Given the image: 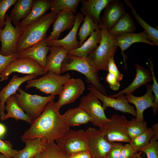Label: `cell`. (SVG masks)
Here are the masks:
<instances>
[{"label":"cell","instance_id":"cell-1","mask_svg":"<svg viewBox=\"0 0 158 158\" xmlns=\"http://www.w3.org/2000/svg\"><path fill=\"white\" fill-rule=\"evenodd\" d=\"M52 100L46 106L41 115L32 122L30 128L22 136V140L40 138L47 142L54 141L70 129L59 110Z\"/></svg>","mask_w":158,"mask_h":158},{"label":"cell","instance_id":"cell-2","mask_svg":"<svg viewBox=\"0 0 158 158\" xmlns=\"http://www.w3.org/2000/svg\"><path fill=\"white\" fill-rule=\"evenodd\" d=\"M57 14L51 11L24 28L18 42L17 53L36 44L47 35L46 33L55 20Z\"/></svg>","mask_w":158,"mask_h":158},{"label":"cell","instance_id":"cell-3","mask_svg":"<svg viewBox=\"0 0 158 158\" xmlns=\"http://www.w3.org/2000/svg\"><path fill=\"white\" fill-rule=\"evenodd\" d=\"M71 70L78 71L85 75L86 81L103 94L107 96L105 87L100 83V78L92 59L67 55L62 63L60 74Z\"/></svg>","mask_w":158,"mask_h":158},{"label":"cell","instance_id":"cell-4","mask_svg":"<svg viewBox=\"0 0 158 158\" xmlns=\"http://www.w3.org/2000/svg\"><path fill=\"white\" fill-rule=\"evenodd\" d=\"M102 31L99 45L89 56L92 60L96 71H108L110 59L115 55L118 46L116 40L111 35L103 23L99 24Z\"/></svg>","mask_w":158,"mask_h":158},{"label":"cell","instance_id":"cell-5","mask_svg":"<svg viewBox=\"0 0 158 158\" xmlns=\"http://www.w3.org/2000/svg\"><path fill=\"white\" fill-rule=\"evenodd\" d=\"M14 94L19 106L27 115L32 122L39 117L44 110L46 106L53 100L54 96L44 97L32 95L25 92L19 87Z\"/></svg>","mask_w":158,"mask_h":158},{"label":"cell","instance_id":"cell-6","mask_svg":"<svg viewBox=\"0 0 158 158\" xmlns=\"http://www.w3.org/2000/svg\"><path fill=\"white\" fill-rule=\"evenodd\" d=\"M130 121L124 116L114 114L100 126L98 130L108 142L129 143L131 139L128 135L127 128Z\"/></svg>","mask_w":158,"mask_h":158},{"label":"cell","instance_id":"cell-7","mask_svg":"<svg viewBox=\"0 0 158 158\" xmlns=\"http://www.w3.org/2000/svg\"><path fill=\"white\" fill-rule=\"evenodd\" d=\"M71 78L69 73L63 75H58L49 71L43 76L38 79H34L27 81L26 90L35 87L37 90L46 94L55 96L62 91L65 83Z\"/></svg>","mask_w":158,"mask_h":158},{"label":"cell","instance_id":"cell-8","mask_svg":"<svg viewBox=\"0 0 158 158\" xmlns=\"http://www.w3.org/2000/svg\"><path fill=\"white\" fill-rule=\"evenodd\" d=\"M36 74L39 76L45 74L44 68L38 63L27 58H18L11 62L0 75V81L7 80L12 73Z\"/></svg>","mask_w":158,"mask_h":158},{"label":"cell","instance_id":"cell-9","mask_svg":"<svg viewBox=\"0 0 158 158\" xmlns=\"http://www.w3.org/2000/svg\"><path fill=\"white\" fill-rule=\"evenodd\" d=\"M5 21L4 28H0V54L7 56L17 53V43L22 30L18 25L13 26L7 14L5 16Z\"/></svg>","mask_w":158,"mask_h":158},{"label":"cell","instance_id":"cell-10","mask_svg":"<svg viewBox=\"0 0 158 158\" xmlns=\"http://www.w3.org/2000/svg\"><path fill=\"white\" fill-rule=\"evenodd\" d=\"M57 145L69 155L80 151L87 150V140L85 131L69 129L56 140Z\"/></svg>","mask_w":158,"mask_h":158},{"label":"cell","instance_id":"cell-11","mask_svg":"<svg viewBox=\"0 0 158 158\" xmlns=\"http://www.w3.org/2000/svg\"><path fill=\"white\" fill-rule=\"evenodd\" d=\"M79 107L88 114L91 118L90 121L97 127L109 120L99 99L90 91L81 99Z\"/></svg>","mask_w":158,"mask_h":158},{"label":"cell","instance_id":"cell-12","mask_svg":"<svg viewBox=\"0 0 158 158\" xmlns=\"http://www.w3.org/2000/svg\"><path fill=\"white\" fill-rule=\"evenodd\" d=\"M88 150L92 158H107L112 143L106 141L98 130L89 128L85 131Z\"/></svg>","mask_w":158,"mask_h":158},{"label":"cell","instance_id":"cell-13","mask_svg":"<svg viewBox=\"0 0 158 158\" xmlns=\"http://www.w3.org/2000/svg\"><path fill=\"white\" fill-rule=\"evenodd\" d=\"M85 89V84L80 78H70L65 84L59 94V99L55 105L59 110L64 105L73 102L83 94Z\"/></svg>","mask_w":158,"mask_h":158},{"label":"cell","instance_id":"cell-14","mask_svg":"<svg viewBox=\"0 0 158 158\" xmlns=\"http://www.w3.org/2000/svg\"><path fill=\"white\" fill-rule=\"evenodd\" d=\"M87 88L102 102V106L104 110L108 107H112L124 113H129L136 117V110L133 106L129 104L124 95H119L116 97V99H115L103 94L91 85H89Z\"/></svg>","mask_w":158,"mask_h":158},{"label":"cell","instance_id":"cell-15","mask_svg":"<svg viewBox=\"0 0 158 158\" xmlns=\"http://www.w3.org/2000/svg\"><path fill=\"white\" fill-rule=\"evenodd\" d=\"M84 16L80 13L78 12L75 15L74 24L71 30L63 38L61 39L51 40L46 42L49 46H61L67 51L77 49L79 47V41L77 39V33L79 26L84 20Z\"/></svg>","mask_w":158,"mask_h":158},{"label":"cell","instance_id":"cell-16","mask_svg":"<svg viewBox=\"0 0 158 158\" xmlns=\"http://www.w3.org/2000/svg\"><path fill=\"white\" fill-rule=\"evenodd\" d=\"M126 13L123 3L118 0H112L104 8L101 21L109 31Z\"/></svg>","mask_w":158,"mask_h":158},{"label":"cell","instance_id":"cell-17","mask_svg":"<svg viewBox=\"0 0 158 158\" xmlns=\"http://www.w3.org/2000/svg\"><path fill=\"white\" fill-rule=\"evenodd\" d=\"M46 35L39 42L31 47L17 53L18 58L32 59L38 63L44 68L46 65L47 54L49 51L50 46L46 43Z\"/></svg>","mask_w":158,"mask_h":158},{"label":"cell","instance_id":"cell-18","mask_svg":"<svg viewBox=\"0 0 158 158\" xmlns=\"http://www.w3.org/2000/svg\"><path fill=\"white\" fill-rule=\"evenodd\" d=\"M113 37L116 40L117 46L121 49L124 63V68L125 70L127 69L126 62L127 56L124 54V52L132 44L137 42H142L152 46H154L152 42L148 40V36L144 31L138 33H123Z\"/></svg>","mask_w":158,"mask_h":158},{"label":"cell","instance_id":"cell-19","mask_svg":"<svg viewBox=\"0 0 158 158\" xmlns=\"http://www.w3.org/2000/svg\"><path fill=\"white\" fill-rule=\"evenodd\" d=\"M147 92L143 96L137 97L131 93H126V98L129 102L135 106L136 108V118L138 121H144L143 112L148 108L153 107L154 96L152 94V85H146Z\"/></svg>","mask_w":158,"mask_h":158},{"label":"cell","instance_id":"cell-20","mask_svg":"<svg viewBox=\"0 0 158 158\" xmlns=\"http://www.w3.org/2000/svg\"><path fill=\"white\" fill-rule=\"evenodd\" d=\"M75 15L73 13L61 11L57 14L53 23V30L46 41L59 39L61 33L72 29L75 23Z\"/></svg>","mask_w":158,"mask_h":158},{"label":"cell","instance_id":"cell-21","mask_svg":"<svg viewBox=\"0 0 158 158\" xmlns=\"http://www.w3.org/2000/svg\"><path fill=\"white\" fill-rule=\"evenodd\" d=\"M38 76L36 74L27 75L20 77L16 74L12 77L8 84L3 87L0 91V117H1L5 114L4 112L5 103L6 100L16 92L20 85L25 82L35 79Z\"/></svg>","mask_w":158,"mask_h":158},{"label":"cell","instance_id":"cell-22","mask_svg":"<svg viewBox=\"0 0 158 158\" xmlns=\"http://www.w3.org/2000/svg\"><path fill=\"white\" fill-rule=\"evenodd\" d=\"M136 70L135 77L131 84L124 89L119 91L117 93L109 95V97L114 98L117 96L127 93L132 94L137 89L142 85L152 80L151 73L149 69L145 68L143 67L136 63L135 65Z\"/></svg>","mask_w":158,"mask_h":158},{"label":"cell","instance_id":"cell-23","mask_svg":"<svg viewBox=\"0 0 158 158\" xmlns=\"http://www.w3.org/2000/svg\"><path fill=\"white\" fill-rule=\"evenodd\" d=\"M67 51L61 46L50 47V54L47 56L46 65L44 68L45 74L51 71L56 74L60 75L62 63L67 56Z\"/></svg>","mask_w":158,"mask_h":158},{"label":"cell","instance_id":"cell-24","mask_svg":"<svg viewBox=\"0 0 158 158\" xmlns=\"http://www.w3.org/2000/svg\"><path fill=\"white\" fill-rule=\"evenodd\" d=\"M102 38L100 28L97 29L88 39L77 49L67 51V55L82 57H86L94 51L98 47L97 44Z\"/></svg>","mask_w":158,"mask_h":158},{"label":"cell","instance_id":"cell-25","mask_svg":"<svg viewBox=\"0 0 158 158\" xmlns=\"http://www.w3.org/2000/svg\"><path fill=\"white\" fill-rule=\"evenodd\" d=\"M112 0H81V13L83 15H89L93 22L99 24L102 11Z\"/></svg>","mask_w":158,"mask_h":158},{"label":"cell","instance_id":"cell-26","mask_svg":"<svg viewBox=\"0 0 158 158\" xmlns=\"http://www.w3.org/2000/svg\"><path fill=\"white\" fill-rule=\"evenodd\" d=\"M51 0H34L32 9L28 16L22 20L18 25L22 30L45 14L51 8Z\"/></svg>","mask_w":158,"mask_h":158},{"label":"cell","instance_id":"cell-27","mask_svg":"<svg viewBox=\"0 0 158 158\" xmlns=\"http://www.w3.org/2000/svg\"><path fill=\"white\" fill-rule=\"evenodd\" d=\"M5 103L6 105H5L4 110L7 111V113L1 118V120H5L11 118L16 121L20 120L31 124L32 121L30 117L18 105L14 94L9 97L6 101Z\"/></svg>","mask_w":158,"mask_h":158},{"label":"cell","instance_id":"cell-28","mask_svg":"<svg viewBox=\"0 0 158 158\" xmlns=\"http://www.w3.org/2000/svg\"><path fill=\"white\" fill-rule=\"evenodd\" d=\"M34 0H17L9 16L11 22L16 26L20 20L26 18L30 13Z\"/></svg>","mask_w":158,"mask_h":158},{"label":"cell","instance_id":"cell-29","mask_svg":"<svg viewBox=\"0 0 158 158\" xmlns=\"http://www.w3.org/2000/svg\"><path fill=\"white\" fill-rule=\"evenodd\" d=\"M22 141L25 143V147L17 151L13 158H32L44 148L47 142L39 138Z\"/></svg>","mask_w":158,"mask_h":158},{"label":"cell","instance_id":"cell-30","mask_svg":"<svg viewBox=\"0 0 158 158\" xmlns=\"http://www.w3.org/2000/svg\"><path fill=\"white\" fill-rule=\"evenodd\" d=\"M62 116L69 126L86 124L90 121L91 120L88 114L84 109L79 107L69 109Z\"/></svg>","mask_w":158,"mask_h":158},{"label":"cell","instance_id":"cell-31","mask_svg":"<svg viewBox=\"0 0 158 158\" xmlns=\"http://www.w3.org/2000/svg\"><path fill=\"white\" fill-rule=\"evenodd\" d=\"M136 29L134 21L130 14L126 13L108 32L113 37L123 33H133Z\"/></svg>","mask_w":158,"mask_h":158},{"label":"cell","instance_id":"cell-32","mask_svg":"<svg viewBox=\"0 0 158 158\" xmlns=\"http://www.w3.org/2000/svg\"><path fill=\"white\" fill-rule=\"evenodd\" d=\"M126 5L131 9V13L138 23L144 29V31L148 36V38L152 41L154 45L158 46V30L147 24L138 14L133 5L128 0H124Z\"/></svg>","mask_w":158,"mask_h":158},{"label":"cell","instance_id":"cell-33","mask_svg":"<svg viewBox=\"0 0 158 158\" xmlns=\"http://www.w3.org/2000/svg\"><path fill=\"white\" fill-rule=\"evenodd\" d=\"M69 156L63 149L53 141L47 142L34 158H68Z\"/></svg>","mask_w":158,"mask_h":158},{"label":"cell","instance_id":"cell-34","mask_svg":"<svg viewBox=\"0 0 158 158\" xmlns=\"http://www.w3.org/2000/svg\"><path fill=\"white\" fill-rule=\"evenodd\" d=\"M80 1V0H51V11L58 14L61 11H64L74 14Z\"/></svg>","mask_w":158,"mask_h":158},{"label":"cell","instance_id":"cell-35","mask_svg":"<svg viewBox=\"0 0 158 158\" xmlns=\"http://www.w3.org/2000/svg\"><path fill=\"white\" fill-rule=\"evenodd\" d=\"M83 21L78 34L80 40L79 47L88 36L91 35L97 29L100 28L99 24L94 23L89 15L85 16Z\"/></svg>","mask_w":158,"mask_h":158},{"label":"cell","instance_id":"cell-36","mask_svg":"<svg viewBox=\"0 0 158 158\" xmlns=\"http://www.w3.org/2000/svg\"><path fill=\"white\" fill-rule=\"evenodd\" d=\"M154 135L151 128H148L144 132L138 136L131 139L129 143L137 152L147 146Z\"/></svg>","mask_w":158,"mask_h":158},{"label":"cell","instance_id":"cell-37","mask_svg":"<svg viewBox=\"0 0 158 158\" xmlns=\"http://www.w3.org/2000/svg\"><path fill=\"white\" fill-rule=\"evenodd\" d=\"M148 128L146 121H139L135 118H133L130 121L127 127V132L131 140L144 132Z\"/></svg>","mask_w":158,"mask_h":158},{"label":"cell","instance_id":"cell-38","mask_svg":"<svg viewBox=\"0 0 158 158\" xmlns=\"http://www.w3.org/2000/svg\"><path fill=\"white\" fill-rule=\"evenodd\" d=\"M149 69L150 71L152 78L153 84L152 85V90L154 93V106L152 107L153 115H155L158 110V83L156 80L154 72V67L152 59L149 58L147 63Z\"/></svg>","mask_w":158,"mask_h":158},{"label":"cell","instance_id":"cell-39","mask_svg":"<svg viewBox=\"0 0 158 158\" xmlns=\"http://www.w3.org/2000/svg\"><path fill=\"white\" fill-rule=\"evenodd\" d=\"M158 140L153 136L149 145L141 150L139 152L144 153L147 158H158Z\"/></svg>","mask_w":158,"mask_h":158},{"label":"cell","instance_id":"cell-40","mask_svg":"<svg viewBox=\"0 0 158 158\" xmlns=\"http://www.w3.org/2000/svg\"><path fill=\"white\" fill-rule=\"evenodd\" d=\"M17 0H1L0 2V28L5 26L6 13L9 8L16 3Z\"/></svg>","mask_w":158,"mask_h":158},{"label":"cell","instance_id":"cell-41","mask_svg":"<svg viewBox=\"0 0 158 158\" xmlns=\"http://www.w3.org/2000/svg\"><path fill=\"white\" fill-rule=\"evenodd\" d=\"M13 148V145L9 141H3L0 139V153L13 158L18 151Z\"/></svg>","mask_w":158,"mask_h":158},{"label":"cell","instance_id":"cell-42","mask_svg":"<svg viewBox=\"0 0 158 158\" xmlns=\"http://www.w3.org/2000/svg\"><path fill=\"white\" fill-rule=\"evenodd\" d=\"M18 58L17 53L4 56L0 54V75L12 61Z\"/></svg>","mask_w":158,"mask_h":158},{"label":"cell","instance_id":"cell-43","mask_svg":"<svg viewBox=\"0 0 158 158\" xmlns=\"http://www.w3.org/2000/svg\"><path fill=\"white\" fill-rule=\"evenodd\" d=\"M123 146V145L121 142H112L111 147L107 154V158H119Z\"/></svg>","mask_w":158,"mask_h":158},{"label":"cell","instance_id":"cell-44","mask_svg":"<svg viewBox=\"0 0 158 158\" xmlns=\"http://www.w3.org/2000/svg\"><path fill=\"white\" fill-rule=\"evenodd\" d=\"M108 71L109 73L114 74L117 80L120 81L122 80L123 75L118 70L115 63L114 56L109 59L108 64Z\"/></svg>","mask_w":158,"mask_h":158},{"label":"cell","instance_id":"cell-45","mask_svg":"<svg viewBox=\"0 0 158 158\" xmlns=\"http://www.w3.org/2000/svg\"><path fill=\"white\" fill-rule=\"evenodd\" d=\"M105 79L106 81L109 85V87L111 89L114 91L119 90L120 86V83L114 74L109 72Z\"/></svg>","mask_w":158,"mask_h":158},{"label":"cell","instance_id":"cell-46","mask_svg":"<svg viewBox=\"0 0 158 158\" xmlns=\"http://www.w3.org/2000/svg\"><path fill=\"white\" fill-rule=\"evenodd\" d=\"M137 152L129 143L126 144L123 147L119 158H130Z\"/></svg>","mask_w":158,"mask_h":158},{"label":"cell","instance_id":"cell-47","mask_svg":"<svg viewBox=\"0 0 158 158\" xmlns=\"http://www.w3.org/2000/svg\"><path fill=\"white\" fill-rule=\"evenodd\" d=\"M68 158H92V156L87 150L83 151L77 152L69 156Z\"/></svg>","mask_w":158,"mask_h":158},{"label":"cell","instance_id":"cell-48","mask_svg":"<svg viewBox=\"0 0 158 158\" xmlns=\"http://www.w3.org/2000/svg\"><path fill=\"white\" fill-rule=\"evenodd\" d=\"M152 129L153 133V136L155 137L157 139H158V123L157 122L154 124L151 127Z\"/></svg>","mask_w":158,"mask_h":158},{"label":"cell","instance_id":"cell-49","mask_svg":"<svg viewBox=\"0 0 158 158\" xmlns=\"http://www.w3.org/2000/svg\"><path fill=\"white\" fill-rule=\"evenodd\" d=\"M6 131L5 126L3 124L0 123V137L3 136Z\"/></svg>","mask_w":158,"mask_h":158},{"label":"cell","instance_id":"cell-50","mask_svg":"<svg viewBox=\"0 0 158 158\" xmlns=\"http://www.w3.org/2000/svg\"><path fill=\"white\" fill-rule=\"evenodd\" d=\"M142 153L141 152H137L130 158H144L141 155Z\"/></svg>","mask_w":158,"mask_h":158},{"label":"cell","instance_id":"cell-51","mask_svg":"<svg viewBox=\"0 0 158 158\" xmlns=\"http://www.w3.org/2000/svg\"><path fill=\"white\" fill-rule=\"evenodd\" d=\"M0 158H11L0 153Z\"/></svg>","mask_w":158,"mask_h":158},{"label":"cell","instance_id":"cell-52","mask_svg":"<svg viewBox=\"0 0 158 158\" xmlns=\"http://www.w3.org/2000/svg\"><path fill=\"white\" fill-rule=\"evenodd\" d=\"M1 102L0 100V106H1Z\"/></svg>","mask_w":158,"mask_h":158},{"label":"cell","instance_id":"cell-53","mask_svg":"<svg viewBox=\"0 0 158 158\" xmlns=\"http://www.w3.org/2000/svg\"><path fill=\"white\" fill-rule=\"evenodd\" d=\"M1 0H0V2L1 1Z\"/></svg>","mask_w":158,"mask_h":158},{"label":"cell","instance_id":"cell-54","mask_svg":"<svg viewBox=\"0 0 158 158\" xmlns=\"http://www.w3.org/2000/svg\"><path fill=\"white\" fill-rule=\"evenodd\" d=\"M1 42V41H0V42Z\"/></svg>","mask_w":158,"mask_h":158},{"label":"cell","instance_id":"cell-55","mask_svg":"<svg viewBox=\"0 0 158 158\" xmlns=\"http://www.w3.org/2000/svg\"><path fill=\"white\" fill-rule=\"evenodd\" d=\"M32 158H34V157H32Z\"/></svg>","mask_w":158,"mask_h":158}]
</instances>
